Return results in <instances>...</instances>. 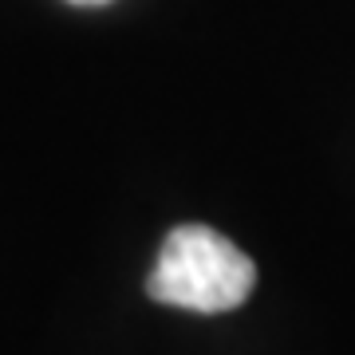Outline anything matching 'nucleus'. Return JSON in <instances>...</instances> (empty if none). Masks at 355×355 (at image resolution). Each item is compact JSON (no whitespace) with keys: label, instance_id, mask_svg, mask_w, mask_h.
I'll return each mask as SVG.
<instances>
[{"label":"nucleus","instance_id":"nucleus-1","mask_svg":"<svg viewBox=\"0 0 355 355\" xmlns=\"http://www.w3.org/2000/svg\"><path fill=\"white\" fill-rule=\"evenodd\" d=\"M253 284V261L229 237L205 225H178L162 241V253L154 261L146 292L158 304L217 316V312L245 304Z\"/></svg>","mask_w":355,"mask_h":355},{"label":"nucleus","instance_id":"nucleus-2","mask_svg":"<svg viewBox=\"0 0 355 355\" xmlns=\"http://www.w3.org/2000/svg\"><path fill=\"white\" fill-rule=\"evenodd\" d=\"M71 4H111V0H71Z\"/></svg>","mask_w":355,"mask_h":355}]
</instances>
